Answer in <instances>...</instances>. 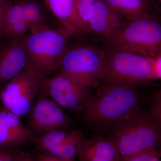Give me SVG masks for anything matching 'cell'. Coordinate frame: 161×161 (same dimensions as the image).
Wrapping results in <instances>:
<instances>
[{"mask_svg":"<svg viewBox=\"0 0 161 161\" xmlns=\"http://www.w3.org/2000/svg\"><path fill=\"white\" fill-rule=\"evenodd\" d=\"M136 86L103 84L84 109V120L100 129H110L119 119L139 106Z\"/></svg>","mask_w":161,"mask_h":161,"instance_id":"cell-1","label":"cell"},{"mask_svg":"<svg viewBox=\"0 0 161 161\" xmlns=\"http://www.w3.org/2000/svg\"><path fill=\"white\" fill-rule=\"evenodd\" d=\"M110 138L121 157L157 149L161 143V127L139 106L124 115L110 128Z\"/></svg>","mask_w":161,"mask_h":161,"instance_id":"cell-2","label":"cell"},{"mask_svg":"<svg viewBox=\"0 0 161 161\" xmlns=\"http://www.w3.org/2000/svg\"><path fill=\"white\" fill-rule=\"evenodd\" d=\"M155 79L153 58L115 47L105 51L99 83L136 86Z\"/></svg>","mask_w":161,"mask_h":161,"instance_id":"cell-3","label":"cell"},{"mask_svg":"<svg viewBox=\"0 0 161 161\" xmlns=\"http://www.w3.org/2000/svg\"><path fill=\"white\" fill-rule=\"evenodd\" d=\"M70 35L60 29L49 28L30 33L23 38L28 57L27 67L33 70L41 79L58 70L66 51Z\"/></svg>","mask_w":161,"mask_h":161,"instance_id":"cell-4","label":"cell"},{"mask_svg":"<svg viewBox=\"0 0 161 161\" xmlns=\"http://www.w3.org/2000/svg\"><path fill=\"white\" fill-rule=\"evenodd\" d=\"M107 40L112 47L155 58L161 54V24L152 17L126 20Z\"/></svg>","mask_w":161,"mask_h":161,"instance_id":"cell-5","label":"cell"},{"mask_svg":"<svg viewBox=\"0 0 161 161\" xmlns=\"http://www.w3.org/2000/svg\"><path fill=\"white\" fill-rule=\"evenodd\" d=\"M105 51L90 45L68 47L64 54L58 75L89 88L98 85Z\"/></svg>","mask_w":161,"mask_h":161,"instance_id":"cell-6","label":"cell"},{"mask_svg":"<svg viewBox=\"0 0 161 161\" xmlns=\"http://www.w3.org/2000/svg\"><path fill=\"white\" fill-rule=\"evenodd\" d=\"M41 80L33 70L26 67L1 88L2 106L21 118L29 114L40 92Z\"/></svg>","mask_w":161,"mask_h":161,"instance_id":"cell-7","label":"cell"},{"mask_svg":"<svg viewBox=\"0 0 161 161\" xmlns=\"http://www.w3.org/2000/svg\"><path fill=\"white\" fill-rule=\"evenodd\" d=\"M39 92L61 108L73 111H83L93 96L89 88L58 74L53 78L42 79Z\"/></svg>","mask_w":161,"mask_h":161,"instance_id":"cell-8","label":"cell"},{"mask_svg":"<svg viewBox=\"0 0 161 161\" xmlns=\"http://www.w3.org/2000/svg\"><path fill=\"white\" fill-rule=\"evenodd\" d=\"M29 115L27 127L36 137L53 130H66L71 125L62 108L40 92Z\"/></svg>","mask_w":161,"mask_h":161,"instance_id":"cell-9","label":"cell"},{"mask_svg":"<svg viewBox=\"0 0 161 161\" xmlns=\"http://www.w3.org/2000/svg\"><path fill=\"white\" fill-rule=\"evenodd\" d=\"M27 62L23 38L0 43V89L23 71Z\"/></svg>","mask_w":161,"mask_h":161,"instance_id":"cell-10","label":"cell"},{"mask_svg":"<svg viewBox=\"0 0 161 161\" xmlns=\"http://www.w3.org/2000/svg\"><path fill=\"white\" fill-rule=\"evenodd\" d=\"M123 17L103 0H97L88 20V32L108 39L124 22Z\"/></svg>","mask_w":161,"mask_h":161,"instance_id":"cell-11","label":"cell"},{"mask_svg":"<svg viewBox=\"0 0 161 161\" xmlns=\"http://www.w3.org/2000/svg\"><path fill=\"white\" fill-rule=\"evenodd\" d=\"M78 154L80 161H120L121 158L113 141L100 136L86 139Z\"/></svg>","mask_w":161,"mask_h":161,"instance_id":"cell-12","label":"cell"},{"mask_svg":"<svg viewBox=\"0 0 161 161\" xmlns=\"http://www.w3.org/2000/svg\"><path fill=\"white\" fill-rule=\"evenodd\" d=\"M29 30L23 8L19 1L13 3L6 14L2 31L1 43L23 38Z\"/></svg>","mask_w":161,"mask_h":161,"instance_id":"cell-13","label":"cell"},{"mask_svg":"<svg viewBox=\"0 0 161 161\" xmlns=\"http://www.w3.org/2000/svg\"><path fill=\"white\" fill-rule=\"evenodd\" d=\"M45 5L57 18L61 29L70 36L80 34L76 10L75 0H43Z\"/></svg>","mask_w":161,"mask_h":161,"instance_id":"cell-14","label":"cell"},{"mask_svg":"<svg viewBox=\"0 0 161 161\" xmlns=\"http://www.w3.org/2000/svg\"><path fill=\"white\" fill-rule=\"evenodd\" d=\"M86 140L82 131L78 130H71L68 136L62 143L41 153L60 159L74 161L80 147Z\"/></svg>","mask_w":161,"mask_h":161,"instance_id":"cell-15","label":"cell"},{"mask_svg":"<svg viewBox=\"0 0 161 161\" xmlns=\"http://www.w3.org/2000/svg\"><path fill=\"white\" fill-rule=\"evenodd\" d=\"M126 20L151 18L147 0H103Z\"/></svg>","mask_w":161,"mask_h":161,"instance_id":"cell-16","label":"cell"},{"mask_svg":"<svg viewBox=\"0 0 161 161\" xmlns=\"http://www.w3.org/2000/svg\"><path fill=\"white\" fill-rule=\"evenodd\" d=\"M23 8L31 33L50 28L48 19L43 7L36 0H18Z\"/></svg>","mask_w":161,"mask_h":161,"instance_id":"cell-17","label":"cell"},{"mask_svg":"<svg viewBox=\"0 0 161 161\" xmlns=\"http://www.w3.org/2000/svg\"><path fill=\"white\" fill-rule=\"evenodd\" d=\"M21 118L2 106L0 108V126L5 127L17 135L34 142L36 137L21 121Z\"/></svg>","mask_w":161,"mask_h":161,"instance_id":"cell-18","label":"cell"},{"mask_svg":"<svg viewBox=\"0 0 161 161\" xmlns=\"http://www.w3.org/2000/svg\"><path fill=\"white\" fill-rule=\"evenodd\" d=\"M69 131L66 130H53L36 137L34 142L40 153H43L62 143L68 136Z\"/></svg>","mask_w":161,"mask_h":161,"instance_id":"cell-19","label":"cell"},{"mask_svg":"<svg viewBox=\"0 0 161 161\" xmlns=\"http://www.w3.org/2000/svg\"><path fill=\"white\" fill-rule=\"evenodd\" d=\"M96 1L75 0L76 16L80 34L88 32V20L90 13Z\"/></svg>","mask_w":161,"mask_h":161,"instance_id":"cell-20","label":"cell"},{"mask_svg":"<svg viewBox=\"0 0 161 161\" xmlns=\"http://www.w3.org/2000/svg\"><path fill=\"white\" fill-rule=\"evenodd\" d=\"M29 142L26 139L0 126V148L14 149Z\"/></svg>","mask_w":161,"mask_h":161,"instance_id":"cell-21","label":"cell"},{"mask_svg":"<svg viewBox=\"0 0 161 161\" xmlns=\"http://www.w3.org/2000/svg\"><path fill=\"white\" fill-rule=\"evenodd\" d=\"M157 149H151L132 155L122 157L120 161H161Z\"/></svg>","mask_w":161,"mask_h":161,"instance_id":"cell-22","label":"cell"},{"mask_svg":"<svg viewBox=\"0 0 161 161\" xmlns=\"http://www.w3.org/2000/svg\"><path fill=\"white\" fill-rule=\"evenodd\" d=\"M12 4L11 0H0V33L3 30L6 14Z\"/></svg>","mask_w":161,"mask_h":161,"instance_id":"cell-23","label":"cell"},{"mask_svg":"<svg viewBox=\"0 0 161 161\" xmlns=\"http://www.w3.org/2000/svg\"><path fill=\"white\" fill-rule=\"evenodd\" d=\"M149 114L155 120L161 118V97H155Z\"/></svg>","mask_w":161,"mask_h":161,"instance_id":"cell-24","label":"cell"},{"mask_svg":"<svg viewBox=\"0 0 161 161\" xmlns=\"http://www.w3.org/2000/svg\"><path fill=\"white\" fill-rule=\"evenodd\" d=\"M36 155L30 152H19L15 161H35Z\"/></svg>","mask_w":161,"mask_h":161,"instance_id":"cell-25","label":"cell"},{"mask_svg":"<svg viewBox=\"0 0 161 161\" xmlns=\"http://www.w3.org/2000/svg\"><path fill=\"white\" fill-rule=\"evenodd\" d=\"M156 79H161V54L153 58Z\"/></svg>","mask_w":161,"mask_h":161,"instance_id":"cell-26","label":"cell"},{"mask_svg":"<svg viewBox=\"0 0 161 161\" xmlns=\"http://www.w3.org/2000/svg\"><path fill=\"white\" fill-rule=\"evenodd\" d=\"M35 161H71L64 160L60 159L55 158L50 156L43 154V153H38L36 154V159Z\"/></svg>","mask_w":161,"mask_h":161,"instance_id":"cell-27","label":"cell"},{"mask_svg":"<svg viewBox=\"0 0 161 161\" xmlns=\"http://www.w3.org/2000/svg\"><path fill=\"white\" fill-rule=\"evenodd\" d=\"M14 149L0 148V161H3L14 151Z\"/></svg>","mask_w":161,"mask_h":161,"instance_id":"cell-28","label":"cell"},{"mask_svg":"<svg viewBox=\"0 0 161 161\" xmlns=\"http://www.w3.org/2000/svg\"><path fill=\"white\" fill-rule=\"evenodd\" d=\"M19 151L14 150L3 161H15L16 157Z\"/></svg>","mask_w":161,"mask_h":161,"instance_id":"cell-29","label":"cell"},{"mask_svg":"<svg viewBox=\"0 0 161 161\" xmlns=\"http://www.w3.org/2000/svg\"><path fill=\"white\" fill-rule=\"evenodd\" d=\"M155 97H161V87L160 89L158 90V92L156 94Z\"/></svg>","mask_w":161,"mask_h":161,"instance_id":"cell-30","label":"cell"},{"mask_svg":"<svg viewBox=\"0 0 161 161\" xmlns=\"http://www.w3.org/2000/svg\"><path fill=\"white\" fill-rule=\"evenodd\" d=\"M154 120H155V119H154ZM155 120L159 124L160 126L161 127V118L158 119H155Z\"/></svg>","mask_w":161,"mask_h":161,"instance_id":"cell-31","label":"cell"},{"mask_svg":"<svg viewBox=\"0 0 161 161\" xmlns=\"http://www.w3.org/2000/svg\"><path fill=\"white\" fill-rule=\"evenodd\" d=\"M160 149L158 151L160 157V158H161V143L160 144Z\"/></svg>","mask_w":161,"mask_h":161,"instance_id":"cell-32","label":"cell"},{"mask_svg":"<svg viewBox=\"0 0 161 161\" xmlns=\"http://www.w3.org/2000/svg\"><path fill=\"white\" fill-rule=\"evenodd\" d=\"M158 1H159V2H160L161 3V0H158Z\"/></svg>","mask_w":161,"mask_h":161,"instance_id":"cell-33","label":"cell"}]
</instances>
